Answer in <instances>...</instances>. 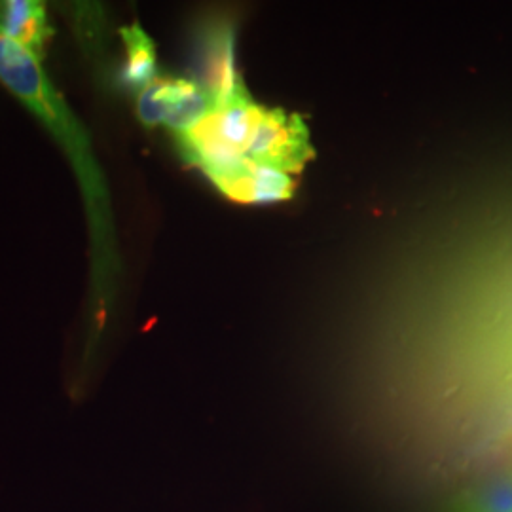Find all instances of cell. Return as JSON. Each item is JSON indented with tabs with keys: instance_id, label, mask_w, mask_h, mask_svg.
I'll use <instances>...</instances> for the list:
<instances>
[{
	"instance_id": "cell-2",
	"label": "cell",
	"mask_w": 512,
	"mask_h": 512,
	"mask_svg": "<svg viewBox=\"0 0 512 512\" xmlns=\"http://www.w3.org/2000/svg\"><path fill=\"white\" fill-rule=\"evenodd\" d=\"M262 110L247 95L215 107L198 126L177 135L184 158L207 177L247 158Z\"/></svg>"
},
{
	"instance_id": "cell-7",
	"label": "cell",
	"mask_w": 512,
	"mask_h": 512,
	"mask_svg": "<svg viewBox=\"0 0 512 512\" xmlns=\"http://www.w3.org/2000/svg\"><path fill=\"white\" fill-rule=\"evenodd\" d=\"M0 33L27 48L37 59L44 55V44L52 35L46 10L35 0L0 2Z\"/></svg>"
},
{
	"instance_id": "cell-3",
	"label": "cell",
	"mask_w": 512,
	"mask_h": 512,
	"mask_svg": "<svg viewBox=\"0 0 512 512\" xmlns=\"http://www.w3.org/2000/svg\"><path fill=\"white\" fill-rule=\"evenodd\" d=\"M215 109L213 99L194 80L156 78L139 92L137 114L143 124H165L177 135L198 126Z\"/></svg>"
},
{
	"instance_id": "cell-5",
	"label": "cell",
	"mask_w": 512,
	"mask_h": 512,
	"mask_svg": "<svg viewBox=\"0 0 512 512\" xmlns=\"http://www.w3.org/2000/svg\"><path fill=\"white\" fill-rule=\"evenodd\" d=\"M311 156L308 131L298 116L262 110L247 158L285 173L300 171Z\"/></svg>"
},
{
	"instance_id": "cell-6",
	"label": "cell",
	"mask_w": 512,
	"mask_h": 512,
	"mask_svg": "<svg viewBox=\"0 0 512 512\" xmlns=\"http://www.w3.org/2000/svg\"><path fill=\"white\" fill-rule=\"evenodd\" d=\"M228 198L241 203H274L291 198L289 173L243 158L209 177Z\"/></svg>"
},
{
	"instance_id": "cell-1",
	"label": "cell",
	"mask_w": 512,
	"mask_h": 512,
	"mask_svg": "<svg viewBox=\"0 0 512 512\" xmlns=\"http://www.w3.org/2000/svg\"><path fill=\"white\" fill-rule=\"evenodd\" d=\"M40 59L18 42L0 33V80L18 95L19 101L31 110L38 120L50 129L61 143L76 169L82 194L88 207L92 226L93 245V308L88 344L84 351V366L92 365L93 353L101 342L105 323L109 319L112 300V274L116 272L114 239L110 224L109 194L103 175L93 160L88 133L78 124L76 116L61 95L55 92L52 82L42 71Z\"/></svg>"
},
{
	"instance_id": "cell-4",
	"label": "cell",
	"mask_w": 512,
	"mask_h": 512,
	"mask_svg": "<svg viewBox=\"0 0 512 512\" xmlns=\"http://www.w3.org/2000/svg\"><path fill=\"white\" fill-rule=\"evenodd\" d=\"M194 80L213 99L215 107L228 105L247 95L239 82L234 61V31L228 21H209L196 35Z\"/></svg>"
},
{
	"instance_id": "cell-8",
	"label": "cell",
	"mask_w": 512,
	"mask_h": 512,
	"mask_svg": "<svg viewBox=\"0 0 512 512\" xmlns=\"http://www.w3.org/2000/svg\"><path fill=\"white\" fill-rule=\"evenodd\" d=\"M126 44V63L120 73V82L131 90L143 92L156 76V54L154 44L141 25H129L120 29Z\"/></svg>"
},
{
	"instance_id": "cell-9",
	"label": "cell",
	"mask_w": 512,
	"mask_h": 512,
	"mask_svg": "<svg viewBox=\"0 0 512 512\" xmlns=\"http://www.w3.org/2000/svg\"><path fill=\"white\" fill-rule=\"evenodd\" d=\"M467 512H512V476L486 486L473 499Z\"/></svg>"
}]
</instances>
